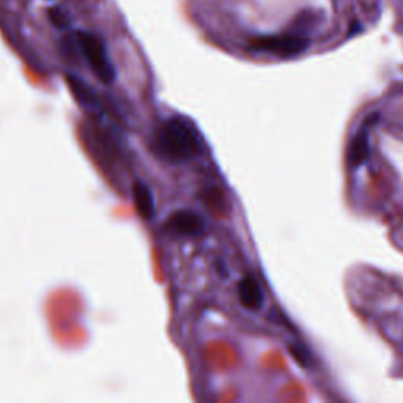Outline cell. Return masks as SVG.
Segmentation results:
<instances>
[{
	"label": "cell",
	"instance_id": "cell-1",
	"mask_svg": "<svg viewBox=\"0 0 403 403\" xmlns=\"http://www.w3.org/2000/svg\"><path fill=\"white\" fill-rule=\"evenodd\" d=\"M153 147L162 160L174 164L196 160L204 151V143L196 126L182 117L164 120L156 128Z\"/></svg>",
	"mask_w": 403,
	"mask_h": 403
},
{
	"label": "cell",
	"instance_id": "cell-2",
	"mask_svg": "<svg viewBox=\"0 0 403 403\" xmlns=\"http://www.w3.org/2000/svg\"><path fill=\"white\" fill-rule=\"evenodd\" d=\"M76 45L79 53L82 54L84 60L87 62L92 73L95 74L101 82L112 84L115 79V68L107 54L103 40L90 32H77L76 33Z\"/></svg>",
	"mask_w": 403,
	"mask_h": 403
},
{
	"label": "cell",
	"instance_id": "cell-3",
	"mask_svg": "<svg viewBox=\"0 0 403 403\" xmlns=\"http://www.w3.org/2000/svg\"><path fill=\"white\" fill-rule=\"evenodd\" d=\"M250 49L257 53L272 54L282 59H289L304 53L309 41L299 35H279V37H258L250 41Z\"/></svg>",
	"mask_w": 403,
	"mask_h": 403
},
{
	"label": "cell",
	"instance_id": "cell-4",
	"mask_svg": "<svg viewBox=\"0 0 403 403\" xmlns=\"http://www.w3.org/2000/svg\"><path fill=\"white\" fill-rule=\"evenodd\" d=\"M380 118L378 114H372L365 118L361 129L355 134V138L351 139L348 151H347V162L350 169L361 167L364 161L370 155V129L377 125Z\"/></svg>",
	"mask_w": 403,
	"mask_h": 403
},
{
	"label": "cell",
	"instance_id": "cell-5",
	"mask_svg": "<svg viewBox=\"0 0 403 403\" xmlns=\"http://www.w3.org/2000/svg\"><path fill=\"white\" fill-rule=\"evenodd\" d=\"M165 228L177 236H199L205 232V221L196 211L180 210L167 219Z\"/></svg>",
	"mask_w": 403,
	"mask_h": 403
},
{
	"label": "cell",
	"instance_id": "cell-6",
	"mask_svg": "<svg viewBox=\"0 0 403 403\" xmlns=\"http://www.w3.org/2000/svg\"><path fill=\"white\" fill-rule=\"evenodd\" d=\"M238 298L241 304L249 311H258L263 304V292L260 284L250 276L243 277L238 284Z\"/></svg>",
	"mask_w": 403,
	"mask_h": 403
},
{
	"label": "cell",
	"instance_id": "cell-7",
	"mask_svg": "<svg viewBox=\"0 0 403 403\" xmlns=\"http://www.w3.org/2000/svg\"><path fill=\"white\" fill-rule=\"evenodd\" d=\"M133 199H134L136 208H138V211L143 219L150 221L155 218V213H156L155 197H153V192H151V189L145 183L136 182L133 184Z\"/></svg>",
	"mask_w": 403,
	"mask_h": 403
},
{
	"label": "cell",
	"instance_id": "cell-8",
	"mask_svg": "<svg viewBox=\"0 0 403 403\" xmlns=\"http://www.w3.org/2000/svg\"><path fill=\"white\" fill-rule=\"evenodd\" d=\"M67 81H68L71 92H73L74 96L79 99V103L87 106V107L98 106V99H96L95 92H93L84 81H81L79 77L71 76V74H68Z\"/></svg>",
	"mask_w": 403,
	"mask_h": 403
},
{
	"label": "cell",
	"instance_id": "cell-9",
	"mask_svg": "<svg viewBox=\"0 0 403 403\" xmlns=\"http://www.w3.org/2000/svg\"><path fill=\"white\" fill-rule=\"evenodd\" d=\"M50 19H53V23L59 27L67 26V19H65V14L60 10H50Z\"/></svg>",
	"mask_w": 403,
	"mask_h": 403
}]
</instances>
